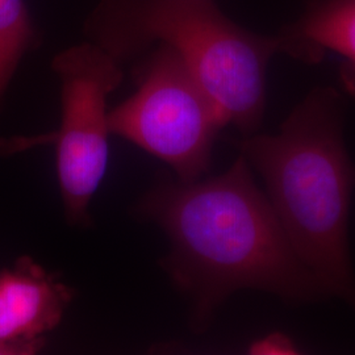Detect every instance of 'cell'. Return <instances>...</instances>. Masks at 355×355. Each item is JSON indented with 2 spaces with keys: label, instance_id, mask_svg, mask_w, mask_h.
Returning a JSON list of instances; mask_svg holds the SVG:
<instances>
[{
  "label": "cell",
  "instance_id": "ba28073f",
  "mask_svg": "<svg viewBox=\"0 0 355 355\" xmlns=\"http://www.w3.org/2000/svg\"><path fill=\"white\" fill-rule=\"evenodd\" d=\"M38 44L40 33L26 1L0 0V104L21 60Z\"/></svg>",
  "mask_w": 355,
  "mask_h": 355
},
{
  "label": "cell",
  "instance_id": "3957f363",
  "mask_svg": "<svg viewBox=\"0 0 355 355\" xmlns=\"http://www.w3.org/2000/svg\"><path fill=\"white\" fill-rule=\"evenodd\" d=\"M83 33L121 64L167 45L227 125L246 136L261 125L267 66L282 51V41L239 26L215 0H99Z\"/></svg>",
  "mask_w": 355,
  "mask_h": 355
},
{
  "label": "cell",
  "instance_id": "6da1fadb",
  "mask_svg": "<svg viewBox=\"0 0 355 355\" xmlns=\"http://www.w3.org/2000/svg\"><path fill=\"white\" fill-rule=\"evenodd\" d=\"M136 214L165 232L162 267L191 304L195 329L207 328L233 292L254 288L290 302L330 296L295 252L250 164L240 155L207 180H162Z\"/></svg>",
  "mask_w": 355,
  "mask_h": 355
},
{
  "label": "cell",
  "instance_id": "5b68a950",
  "mask_svg": "<svg viewBox=\"0 0 355 355\" xmlns=\"http://www.w3.org/2000/svg\"><path fill=\"white\" fill-rule=\"evenodd\" d=\"M137 89L108 112L111 135L137 145L170 166L178 180L200 179L225 127L215 104L167 45L141 57Z\"/></svg>",
  "mask_w": 355,
  "mask_h": 355
},
{
  "label": "cell",
  "instance_id": "52a82bcc",
  "mask_svg": "<svg viewBox=\"0 0 355 355\" xmlns=\"http://www.w3.org/2000/svg\"><path fill=\"white\" fill-rule=\"evenodd\" d=\"M279 37L282 51L308 62L325 51L340 54L343 80L355 95V0H316Z\"/></svg>",
  "mask_w": 355,
  "mask_h": 355
},
{
  "label": "cell",
  "instance_id": "277c9868",
  "mask_svg": "<svg viewBox=\"0 0 355 355\" xmlns=\"http://www.w3.org/2000/svg\"><path fill=\"white\" fill-rule=\"evenodd\" d=\"M51 67L61 85L60 127L45 135L0 139V155L53 145L66 220L86 227L110 158L107 99L124 74L120 62L89 41L58 53Z\"/></svg>",
  "mask_w": 355,
  "mask_h": 355
},
{
  "label": "cell",
  "instance_id": "7a4b0ae2",
  "mask_svg": "<svg viewBox=\"0 0 355 355\" xmlns=\"http://www.w3.org/2000/svg\"><path fill=\"white\" fill-rule=\"evenodd\" d=\"M241 154L259 171L295 252L330 296L355 306L347 218L355 168L343 140L338 94L316 89L277 135L241 141Z\"/></svg>",
  "mask_w": 355,
  "mask_h": 355
},
{
  "label": "cell",
  "instance_id": "8992f818",
  "mask_svg": "<svg viewBox=\"0 0 355 355\" xmlns=\"http://www.w3.org/2000/svg\"><path fill=\"white\" fill-rule=\"evenodd\" d=\"M74 292L31 257L0 271V355H32L45 346Z\"/></svg>",
  "mask_w": 355,
  "mask_h": 355
},
{
  "label": "cell",
  "instance_id": "9c48e42d",
  "mask_svg": "<svg viewBox=\"0 0 355 355\" xmlns=\"http://www.w3.org/2000/svg\"><path fill=\"white\" fill-rule=\"evenodd\" d=\"M254 354H275V353H283V350H293V346L290 340L284 338L279 334H272L267 338L261 341H257L250 347Z\"/></svg>",
  "mask_w": 355,
  "mask_h": 355
}]
</instances>
